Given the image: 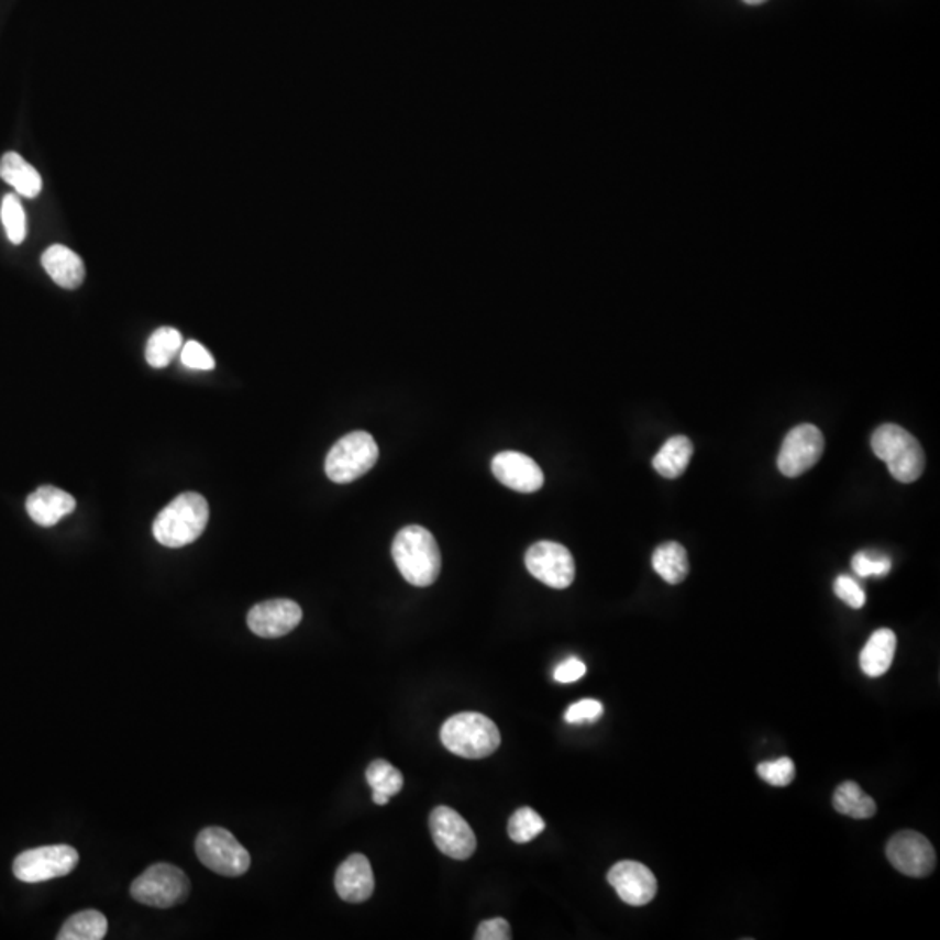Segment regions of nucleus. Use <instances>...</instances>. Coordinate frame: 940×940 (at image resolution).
I'll use <instances>...</instances> for the list:
<instances>
[{
    "label": "nucleus",
    "mask_w": 940,
    "mask_h": 940,
    "mask_svg": "<svg viewBox=\"0 0 940 940\" xmlns=\"http://www.w3.org/2000/svg\"><path fill=\"white\" fill-rule=\"evenodd\" d=\"M392 557L406 582L427 587L438 580L441 552L431 531L418 524L402 528L392 542Z\"/></svg>",
    "instance_id": "f257e3e1"
},
{
    "label": "nucleus",
    "mask_w": 940,
    "mask_h": 940,
    "mask_svg": "<svg viewBox=\"0 0 940 940\" xmlns=\"http://www.w3.org/2000/svg\"><path fill=\"white\" fill-rule=\"evenodd\" d=\"M209 506L199 494H181L161 510L154 521V537L164 548L180 549L204 533Z\"/></svg>",
    "instance_id": "f03ea898"
},
{
    "label": "nucleus",
    "mask_w": 940,
    "mask_h": 940,
    "mask_svg": "<svg viewBox=\"0 0 940 940\" xmlns=\"http://www.w3.org/2000/svg\"><path fill=\"white\" fill-rule=\"evenodd\" d=\"M441 742L447 751L467 760L488 757L500 748V731L488 716L460 712L441 728Z\"/></svg>",
    "instance_id": "7ed1b4c3"
},
{
    "label": "nucleus",
    "mask_w": 940,
    "mask_h": 940,
    "mask_svg": "<svg viewBox=\"0 0 940 940\" xmlns=\"http://www.w3.org/2000/svg\"><path fill=\"white\" fill-rule=\"evenodd\" d=\"M874 455L885 462L898 483H915L925 471V453L915 435L903 427L885 423L871 438Z\"/></svg>",
    "instance_id": "20e7f679"
},
{
    "label": "nucleus",
    "mask_w": 940,
    "mask_h": 940,
    "mask_svg": "<svg viewBox=\"0 0 940 940\" xmlns=\"http://www.w3.org/2000/svg\"><path fill=\"white\" fill-rule=\"evenodd\" d=\"M190 894V882L187 874L176 865L154 864L140 874L131 885V897L143 906L169 909L187 900Z\"/></svg>",
    "instance_id": "39448f33"
},
{
    "label": "nucleus",
    "mask_w": 940,
    "mask_h": 940,
    "mask_svg": "<svg viewBox=\"0 0 940 940\" xmlns=\"http://www.w3.org/2000/svg\"><path fill=\"white\" fill-rule=\"evenodd\" d=\"M378 460V446L372 434L351 432L331 447L327 456V476L336 485H347L372 471Z\"/></svg>",
    "instance_id": "423d86ee"
},
{
    "label": "nucleus",
    "mask_w": 940,
    "mask_h": 940,
    "mask_svg": "<svg viewBox=\"0 0 940 940\" xmlns=\"http://www.w3.org/2000/svg\"><path fill=\"white\" fill-rule=\"evenodd\" d=\"M197 859L220 876L239 877L247 873L251 856L232 832L223 828H206L196 840Z\"/></svg>",
    "instance_id": "0eeeda50"
},
{
    "label": "nucleus",
    "mask_w": 940,
    "mask_h": 940,
    "mask_svg": "<svg viewBox=\"0 0 940 940\" xmlns=\"http://www.w3.org/2000/svg\"><path fill=\"white\" fill-rule=\"evenodd\" d=\"M79 864V853L68 844H49L26 850L14 859V876L23 883L49 882L67 876Z\"/></svg>",
    "instance_id": "6e6552de"
},
{
    "label": "nucleus",
    "mask_w": 940,
    "mask_h": 940,
    "mask_svg": "<svg viewBox=\"0 0 940 940\" xmlns=\"http://www.w3.org/2000/svg\"><path fill=\"white\" fill-rule=\"evenodd\" d=\"M528 572L552 589H566L575 580V560L561 543L542 540L528 549L524 556Z\"/></svg>",
    "instance_id": "1a4fd4ad"
},
{
    "label": "nucleus",
    "mask_w": 940,
    "mask_h": 940,
    "mask_svg": "<svg viewBox=\"0 0 940 940\" xmlns=\"http://www.w3.org/2000/svg\"><path fill=\"white\" fill-rule=\"evenodd\" d=\"M429 826L435 847L444 855L452 856L455 861H467L476 852V834L464 817L453 808H434Z\"/></svg>",
    "instance_id": "9d476101"
},
{
    "label": "nucleus",
    "mask_w": 940,
    "mask_h": 940,
    "mask_svg": "<svg viewBox=\"0 0 940 940\" xmlns=\"http://www.w3.org/2000/svg\"><path fill=\"white\" fill-rule=\"evenodd\" d=\"M823 453L822 432L810 423L794 427L778 453V471L786 477H798L819 462Z\"/></svg>",
    "instance_id": "9b49d317"
},
{
    "label": "nucleus",
    "mask_w": 940,
    "mask_h": 940,
    "mask_svg": "<svg viewBox=\"0 0 940 940\" xmlns=\"http://www.w3.org/2000/svg\"><path fill=\"white\" fill-rule=\"evenodd\" d=\"M886 856L898 873L925 877L936 870L937 855L932 843L916 831H900L886 844Z\"/></svg>",
    "instance_id": "f8f14e48"
},
{
    "label": "nucleus",
    "mask_w": 940,
    "mask_h": 940,
    "mask_svg": "<svg viewBox=\"0 0 940 940\" xmlns=\"http://www.w3.org/2000/svg\"><path fill=\"white\" fill-rule=\"evenodd\" d=\"M301 619H303V611L298 602L291 599H270L251 608L247 613V627L253 634L265 640H274L295 631Z\"/></svg>",
    "instance_id": "ddd939ff"
},
{
    "label": "nucleus",
    "mask_w": 940,
    "mask_h": 940,
    "mask_svg": "<svg viewBox=\"0 0 940 940\" xmlns=\"http://www.w3.org/2000/svg\"><path fill=\"white\" fill-rule=\"evenodd\" d=\"M608 883L629 906H646L656 895V877L641 862L622 861L608 871Z\"/></svg>",
    "instance_id": "4468645a"
},
{
    "label": "nucleus",
    "mask_w": 940,
    "mask_h": 940,
    "mask_svg": "<svg viewBox=\"0 0 940 940\" xmlns=\"http://www.w3.org/2000/svg\"><path fill=\"white\" fill-rule=\"evenodd\" d=\"M501 485L519 494H535L543 486V473L535 460L518 452H501L491 462Z\"/></svg>",
    "instance_id": "2eb2a0df"
},
{
    "label": "nucleus",
    "mask_w": 940,
    "mask_h": 940,
    "mask_svg": "<svg viewBox=\"0 0 940 940\" xmlns=\"http://www.w3.org/2000/svg\"><path fill=\"white\" fill-rule=\"evenodd\" d=\"M334 888L345 903L360 904L368 900L375 891V876L368 856L354 853L343 861L334 876Z\"/></svg>",
    "instance_id": "dca6fc26"
},
{
    "label": "nucleus",
    "mask_w": 940,
    "mask_h": 940,
    "mask_svg": "<svg viewBox=\"0 0 940 940\" xmlns=\"http://www.w3.org/2000/svg\"><path fill=\"white\" fill-rule=\"evenodd\" d=\"M76 498L55 486H42L26 498V512L38 527H55L65 516L76 510Z\"/></svg>",
    "instance_id": "f3484780"
},
{
    "label": "nucleus",
    "mask_w": 940,
    "mask_h": 940,
    "mask_svg": "<svg viewBox=\"0 0 940 940\" xmlns=\"http://www.w3.org/2000/svg\"><path fill=\"white\" fill-rule=\"evenodd\" d=\"M41 264L44 270L49 274L51 279L65 289L79 288L84 283V277H86L82 258L63 244L47 247L42 253Z\"/></svg>",
    "instance_id": "a211bd4d"
},
{
    "label": "nucleus",
    "mask_w": 940,
    "mask_h": 940,
    "mask_svg": "<svg viewBox=\"0 0 940 940\" xmlns=\"http://www.w3.org/2000/svg\"><path fill=\"white\" fill-rule=\"evenodd\" d=\"M897 650V635L891 629H877L861 652V668L865 676L880 677L891 668Z\"/></svg>",
    "instance_id": "6ab92c4d"
},
{
    "label": "nucleus",
    "mask_w": 940,
    "mask_h": 940,
    "mask_svg": "<svg viewBox=\"0 0 940 940\" xmlns=\"http://www.w3.org/2000/svg\"><path fill=\"white\" fill-rule=\"evenodd\" d=\"M0 178L26 199H35L41 193V175L16 152H9L0 159Z\"/></svg>",
    "instance_id": "aec40b11"
},
{
    "label": "nucleus",
    "mask_w": 940,
    "mask_h": 940,
    "mask_svg": "<svg viewBox=\"0 0 940 940\" xmlns=\"http://www.w3.org/2000/svg\"><path fill=\"white\" fill-rule=\"evenodd\" d=\"M694 456V444L686 435H674L667 439L661 452L653 456V467L661 476L667 479H676V477L685 474L688 467L689 460Z\"/></svg>",
    "instance_id": "412c9836"
},
{
    "label": "nucleus",
    "mask_w": 940,
    "mask_h": 940,
    "mask_svg": "<svg viewBox=\"0 0 940 940\" xmlns=\"http://www.w3.org/2000/svg\"><path fill=\"white\" fill-rule=\"evenodd\" d=\"M653 569H655L667 584H682L688 577L689 563L686 549L682 543L665 542L653 552Z\"/></svg>",
    "instance_id": "4be33fe9"
},
{
    "label": "nucleus",
    "mask_w": 940,
    "mask_h": 940,
    "mask_svg": "<svg viewBox=\"0 0 940 940\" xmlns=\"http://www.w3.org/2000/svg\"><path fill=\"white\" fill-rule=\"evenodd\" d=\"M109 932V921L103 913L86 909L65 921L59 930L58 940H101Z\"/></svg>",
    "instance_id": "5701e85b"
},
{
    "label": "nucleus",
    "mask_w": 940,
    "mask_h": 940,
    "mask_svg": "<svg viewBox=\"0 0 940 940\" xmlns=\"http://www.w3.org/2000/svg\"><path fill=\"white\" fill-rule=\"evenodd\" d=\"M836 811L852 819H871L876 814V803L871 796L864 793L855 782H843L838 789L834 790L832 798Z\"/></svg>",
    "instance_id": "b1692460"
},
{
    "label": "nucleus",
    "mask_w": 940,
    "mask_h": 940,
    "mask_svg": "<svg viewBox=\"0 0 940 940\" xmlns=\"http://www.w3.org/2000/svg\"><path fill=\"white\" fill-rule=\"evenodd\" d=\"M181 347H184V339L180 331L175 328H159L146 342V363L151 364L152 368H166Z\"/></svg>",
    "instance_id": "393cba45"
},
{
    "label": "nucleus",
    "mask_w": 940,
    "mask_h": 940,
    "mask_svg": "<svg viewBox=\"0 0 940 940\" xmlns=\"http://www.w3.org/2000/svg\"><path fill=\"white\" fill-rule=\"evenodd\" d=\"M366 781L372 786L373 793L387 794V796H396L405 786L402 773L385 760L373 761L366 770Z\"/></svg>",
    "instance_id": "a878e982"
},
{
    "label": "nucleus",
    "mask_w": 940,
    "mask_h": 940,
    "mask_svg": "<svg viewBox=\"0 0 940 940\" xmlns=\"http://www.w3.org/2000/svg\"><path fill=\"white\" fill-rule=\"evenodd\" d=\"M545 829V822L533 808L522 807L509 820L510 840L516 843H530Z\"/></svg>",
    "instance_id": "bb28decb"
},
{
    "label": "nucleus",
    "mask_w": 940,
    "mask_h": 940,
    "mask_svg": "<svg viewBox=\"0 0 940 940\" xmlns=\"http://www.w3.org/2000/svg\"><path fill=\"white\" fill-rule=\"evenodd\" d=\"M0 218H2V225H4L9 241L13 244L23 243L26 237L25 209L14 193L4 197L2 208H0Z\"/></svg>",
    "instance_id": "cd10ccee"
},
{
    "label": "nucleus",
    "mask_w": 940,
    "mask_h": 940,
    "mask_svg": "<svg viewBox=\"0 0 940 940\" xmlns=\"http://www.w3.org/2000/svg\"><path fill=\"white\" fill-rule=\"evenodd\" d=\"M757 775H760L766 784L775 787L789 786L796 775V766H794L790 757H781V760L765 761L757 765Z\"/></svg>",
    "instance_id": "c85d7f7f"
},
{
    "label": "nucleus",
    "mask_w": 940,
    "mask_h": 940,
    "mask_svg": "<svg viewBox=\"0 0 940 940\" xmlns=\"http://www.w3.org/2000/svg\"><path fill=\"white\" fill-rule=\"evenodd\" d=\"M852 568L862 578L885 577L892 569V561L886 556L873 557L867 552H856Z\"/></svg>",
    "instance_id": "c756f323"
},
{
    "label": "nucleus",
    "mask_w": 940,
    "mask_h": 940,
    "mask_svg": "<svg viewBox=\"0 0 940 940\" xmlns=\"http://www.w3.org/2000/svg\"><path fill=\"white\" fill-rule=\"evenodd\" d=\"M602 712L605 709H602V704L599 700L585 698V700L569 706L564 712V719L569 725L596 723L598 719H601Z\"/></svg>",
    "instance_id": "7c9ffc66"
},
{
    "label": "nucleus",
    "mask_w": 940,
    "mask_h": 940,
    "mask_svg": "<svg viewBox=\"0 0 940 940\" xmlns=\"http://www.w3.org/2000/svg\"><path fill=\"white\" fill-rule=\"evenodd\" d=\"M181 363L190 369H199V372H209L214 368L213 355L209 354L208 349L202 347L201 343L190 342L184 343L181 347Z\"/></svg>",
    "instance_id": "2f4dec72"
},
{
    "label": "nucleus",
    "mask_w": 940,
    "mask_h": 940,
    "mask_svg": "<svg viewBox=\"0 0 940 940\" xmlns=\"http://www.w3.org/2000/svg\"><path fill=\"white\" fill-rule=\"evenodd\" d=\"M834 593L841 601L847 602L850 608H855V610H861L862 606L865 605V593L861 585L847 575H840L836 578Z\"/></svg>",
    "instance_id": "473e14b6"
},
{
    "label": "nucleus",
    "mask_w": 940,
    "mask_h": 940,
    "mask_svg": "<svg viewBox=\"0 0 940 940\" xmlns=\"http://www.w3.org/2000/svg\"><path fill=\"white\" fill-rule=\"evenodd\" d=\"M512 937L510 933L509 924H507V919L504 918H494L486 919L483 924L477 928L476 936L474 939L476 940H509Z\"/></svg>",
    "instance_id": "72a5a7b5"
},
{
    "label": "nucleus",
    "mask_w": 940,
    "mask_h": 940,
    "mask_svg": "<svg viewBox=\"0 0 940 940\" xmlns=\"http://www.w3.org/2000/svg\"><path fill=\"white\" fill-rule=\"evenodd\" d=\"M587 673V667H585L584 662L578 661L575 656L568 659V661L561 662L557 665L556 671H554V679L557 683H563V685H568V683L578 682L582 677Z\"/></svg>",
    "instance_id": "f704fd0d"
},
{
    "label": "nucleus",
    "mask_w": 940,
    "mask_h": 940,
    "mask_svg": "<svg viewBox=\"0 0 940 940\" xmlns=\"http://www.w3.org/2000/svg\"><path fill=\"white\" fill-rule=\"evenodd\" d=\"M389 799L390 796H387V794L373 793V801H375L376 805H380V807L381 805H387V803H389Z\"/></svg>",
    "instance_id": "c9c22d12"
},
{
    "label": "nucleus",
    "mask_w": 940,
    "mask_h": 940,
    "mask_svg": "<svg viewBox=\"0 0 940 940\" xmlns=\"http://www.w3.org/2000/svg\"><path fill=\"white\" fill-rule=\"evenodd\" d=\"M744 2L749 5H760L765 4L766 0H744Z\"/></svg>",
    "instance_id": "e433bc0d"
}]
</instances>
